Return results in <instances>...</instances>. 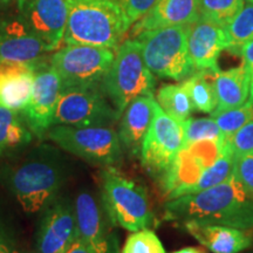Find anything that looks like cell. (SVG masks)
I'll use <instances>...</instances> for the list:
<instances>
[{
    "label": "cell",
    "instance_id": "obj_15",
    "mask_svg": "<svg viewBox=\"0 0 253 253\" xmlns=\"http://www.w3.org/2000/svg\"><path fill=\"white\" fill-rule=\"evenodd\" d=\"M78 239L73 205L67 201L53 202L46 208L37 233V253H66Z\"/></svg>",
    "mask_w": 253,
    "mask_h": 253
},
{
    "label": "cell",
    "instance_id": "obj_9",
    "mask_svg": "<svg viewBox=\"0 0 253 253\" xmlns=\"http://www.w3.org/2000/svg\"><path fill=\"white\" fill-rule=\"evenodd\" d=\"M120 115L101 88H73L60 94L54 126H112Z\"/></svg>",
    "mask_w": 253,
    "mask_h": 253
},
{
    "label": "cell",
    "instance_id": "obj_22",
    "mask_svg": "<svg viewBox=\"0 0 253 253\" xmlns=\"http://www.w3.org/2000/svg\"><path fill=\"white\" fill-rule=\"evenodd\" d=\"M213 81L217 94V107L211 115L239 108L249 101L250 79L244 63L227 71L218 69L213 74Z\"/></svg>",
    "mask_w": 253,
    "mask_h": 253
},
{
    "label": "cell",
    "instance_id": "obj_16",
    "mask_svg": "<svg viewBox=\"0 0 253 253\" xmlns=\"http://www.w3.org/2000/svg\"><path fill=\"white\" fill-rule=\"evenodd\" d=\"M188 52L196 71H218L220 53L229 47L225 27L199 15L186 26Z\"/></svg>",
    "mask_w": 253,
    "mask_h": 253
},
{
    "label": "cell",
    "instance_id": "obj_30",
    "mask_svg": "<svg viewBox=\"0 0 253 253\" xmlns=\"http://www.w3.org/2000/svg\"><path fill=\"white\" fill-rule=\"evenodd\" d=\"M253 115V102L248 101L242 107L235 109L225 110L216 115H212L214 121L217 122L221 132L226 138L232 136L238 129L242 128Z\"/></svg>",
    "mask_w": 253,
    "mask_h": 253
},
{
    "label": "cell",
    "instance_id": "obj_27",
    "mask_svg": "<svg viewBox=\"0 0 253 253\" xmlns=\"http://www.w3.org/2000/svg\"><path fill=\"white\" fill-rule=\"evenodd\" d=\"M229 40L227 49L239 54L245 43L253 40V2L245 5L240 12L225 26Z\"/></svg>",
    "mask_w": 253,
    "mask_h": 253
},
{
    "label": "cell",
    "instance_id": "obj_21",
    "mask_svg": "<svg viewBox=\"0 0 253 253\" xmlns=\"http://www.w3.org/2000/svg\"><path fill=\"white\" fill-rule=\"evenodd\" d=\"M37 65L0 62V106L17 113L26 109L33 89Z\"/></svg>",
    "mask_w": 253,
    "mask_h": 253
},
{
    "label": "cell",
    "instance_id": "obj_37",
    "mask_svg": "<svg viewBox=\"0 0 253 253\" xmlns=\"http://www.w3.org/2000/svg\"><path fill=\"white\" fill-rule=\"evenodd\" d=\"M66 253H93L90 249L80 239H77Z\"/></svg>",
    "mask_w": 253,
    "mask_h": 253
},
{
    "label": "cell",
    "instance_id": "obj_39",
    "mask_svg": "<svg viewBox=\"0 0 253 253\" xmlns=\"http://www.w3.org/2000/svg\"><path fill=\"white\" fill-rule=\"evenodd\" d=\"M12 0H0V7H4V6L8 5Z\"/></svg>",
    "mask_w": 253,
    "mask_h": 253
},
{
    "label": "cell",
    "instance_id": "obj_18",
    "mask_svg": "<svg viewBox=\"0 0 253 253\" xmlns=\"http://www.w3.org/2000/svg\"><path fill=\"white\" fill-rule=\"evenodd\" d=\"M181 224L199 244L212 253H240L253 244V231L196 220Z\"/></svg>",
    "mask_w": 253,
    "mask_h": 253
},
{
    "label": "cell",
    "instance_id": "obj_3",
    "mask_svg": "<svg viewBox=\"0 0 253 253\" xmlns=\"http://www.w3.org/2000/svg\"><path fill=\"white\" fill-rule=\"evenodd\" d=\"M154 74L145 65L137 40H126L118 47L101 89L120 114L140 96H154Z\"/></svg>",
    "mask_w": 253,
    "mask_h": 253
},
{
    "label": "cell",
    "instance_id": "obj_26",
    "mask_svg": "<svg viewBox=\"0 0 253 253\" xmlns=\"http://www.w3.org/2000/svg\"><path fill=\"white\" fill-rule=\"evenodd\" d=\"M156 101L166 114L178 122H184L194 112L191 101L181 84H164L158 89Z\"/></svg>",
    "mask_w": 253,
    "mask_h": 253
},
{
    "label": "cell",
    "instance_id": "obj_29",
    "mask_svg": "<svg viewBox=\"0 0 253 253\" xmlns=\"http://www.w3.org/2000/svg\"><path fill=\"white\" fill-rule=\"evenodd\" d=\"M183 123L184 129V147L201 141H220L226 138L213 118L191 119Z\"/></svg>",
    "mask_w": 253,
    "mask_h": 253
},
{
    "label": "cell",
    "instance_id": "obj_2",
    "mask_svg": "<svg viewBox=\"0 0 253 253\" xmlns=\"http://www.w3.org/2000/svg\"><path fill=\"white\" fill-rule=\"evenodd\" d=\"M130 26L120 0H68L63 41L115 49Z\"/></svg>",
    "mask_w": 253,
    "mask_h": 253
},
{
    "label": "cell",
    "instance_id": "obj_23",
    "mask_svg": "<svg viewBox=\"0 0 253 253\" xmlns=\"http://www.w3.org/2000/svg\"><path fill=\"white\" fill-rule=\"evenodd\" d=\"M214 72L198 71L182 82L194 110L212 114L217 107V94L213 81Z\"/></svg>",
    "mask_w": 253,
    "mask_h": 253
},
{
    "label": "cell",
    "instance_id": "obj_13",
    "mask_svg": "<svg viewBox=\"0 0 253 253\" xmlns=\"http://www.w3.org/2000/svg\"><path fill=\"white\" fill-rule=\"evenodd\" d=\"M19 18L46 48L61 45L68 19V0H17Z\"/></svg>",
    "mask_w": 253,
    "mask_h": 253
},
{
    "label": "cell",
    "instance_id": "obj_6",
    "mask_svg": "<svg viewBox=\"0 0 253 253\" xmlns=\"http://www.w3.org/2000/svg\"><path fill=\"white\" fill-rule=\"evenodd\" d=\"M63 183V171L56 161L36 158L12 170L9 189L27 213L45 210L54 202Z\"/></svg>",
    "mask_w": 253,
    "mask_h": 253
},
{
    "label": "cell",
    "instance_id": "obj_12",
    "mask_svg": "<svg viewBox=\"0 0 253 253\" xmlns=\"http://www.w3.org/2000/svg\"><path fill=\"white\" fill-rule=\"evenodd\" d=\"M61 94V82L50 62L41 61L34 68V82L30 102L23 118L30 130L43 137L54 126L56 104Z\"/></svg>",
    "mask_w": 253,
    "mask_h": 253
},
{
    "label": "cell",
    "instance_id": "obj_35",
    "mask_svg": "<svg viewBox=\"0 0 253 253\" xmlns=\"http://www.w3.org/2000/svg\"><path fill=\"white\" fill-rule=\"evenodd\" d=\"M239 54L243 58V63H244L246 72L249 74L250 79V99L249 101L253 102V40L250 42L245 43L239 50Z\"/></svg>",
    "mask_w": 253,
    "mask_h": 253
},
{
    "label": "cell",
    "instance_id": "obj_34",
    "mask_svg": "<svg viewBox=\"0 0 253 253\" xmlns=\"http://www.w3.org/2000/svg\"><path fill=\"white\" fill-rule=\"evenodd\" d=\"M120 2L122 4L129 23L132 25L147 14L156 4L157 0H121Z\"/></svg>",
    "mask_w": 253,
    "mask_h": 253
},
{
    "label": "cell",
    "instance_id": "obj_28",
    "mask_svg": "<svg viewBox=\"0 0 253 253\" xmlns=\"http://www.w3.org/2000/svg\"><path fill=\"white\" fill-rule=\"evenodd\" d=\"M244 7V0H201L199 14L225 27Z\"/></svg>",
    "mask_w": 253,
    "mask_h": 253
},
{
    "label": "cell",
    "instance_id": "obj_24",
    "mask_svg": "<svg viewBox=\"0 0 253 253\" xmlns=\"http://www.w3.org/2000/svg\"><path fill=\"white\" fill-rule=\"evenodd\" d=\"M32 140L24 118L14 110L0 106V155L20 149Z\"/></svg>",
    "mask_w": 253,
    "mask_h": 253
},
{
    "label": "cell",
    "instance_id": "obj_19",
    "mask_svg": "<svg viewBox=\"0 0 253 253\" xmlns=\"http://www.w3.org/2000/svg\"><path fill=\"white\" fill-rule=\"evenodd\" d=\"M157 104L154 96H140L123 110L118 135L123 151L129 156L141 155L142 144L154 120Z\"/></svg>",
    "mask_w": 253,
    "mask_h": 253
},
{
    "label": "cell",
    "instance_id": "obj_20",
    "mask_svg": "<svg viewBox=\"0 0 253 253\" xmlns=\"http://www.w3.org/2000/svg\"><path fill=\"white\" fill-rule=\"evenodd\" d=\"M201 0H157L132 28L137 36L145 31L171 26H188L199 18Z\"/></svg>",
    "mask_w": 253,
    "mask_h": 253
},
{
    "label": "cell",
    "instance_id": "obj_38",
    "mask_svg": "<svg viewBox=\"0 0 253 253\" xmlns=\"http://www.w3.org/2000/svg\"><path fill=\"white\" fill-rule=\"evenodd\" d=\"M171 253H208L205 251V248H196V246H188V248H183L177 250V251H173Z\"/></svg>",
    "mask_w": 253,
    "mask_h": 253
},
{
    "label": "cell",
    "instance_id": "obj_31",
    "mask_svg": "<svg viewBox=\"0 0 253 253\" xmlns=\"http://www.w3.org/2000/svg\"><path fill=\"white\" fill-rule=\"evenodd\" d=\"M121 253H167L156 233L149 229L135 231L126 238Z\"/></svg>",
    "mask_w": 253,
    "mask_h": 253
},
{
    "label": "cell",
    "instance_id": "obj_4",
    "mask_svg": "<svg viewBox=\"0 0 253 253\" xmlns=\"http://www.w3.org/2000/svg\"><path fill=\"white\" fill-rule=\"evenodd\" d=\"M104 212L113 224L135 232L151 226L154 213L145 188L112 167L101 173Z\"/></svg>",
    "mask_w": 253,
    "mask_h": 253
},
{
    "label": "cell",
    "instance_id": "obj_40",
    "mask_svg": "<svg viewBox=\"0 0 253 253\" xmlns=\"http://www.w3.org/2000/svg\"><path fill=\"white\" fill-rule=\"evenodd\" d=\"M249 1H250V2H253V0H249Z\"/></svg>",
    "mask_w": 253,
    "mask_h": 253
},
{
    "label": "cell",
    "instance_id": "obj_36",
    "mask_svg": "<svg viewBox=\"0 0 253 253\" xmlns=\"http://www.w3.org/2000/svg\"><path fill=\"white\" fill-rule=\"evenodd\" d=\"M0 253H18L14 245L1 231H0Z\"/></svg>",
    "mask_w": 253,
    "mask_h": 253
},
{
    "label": "cell",
    "instance_id": "obj_25",
    "mask_svg": "<svg viewBox=\"0 0 253 253\" xmlns=\"http://www.w3.org/2000/svg\"><path fill=\"white\" fill-rule=\"evenodd\" d=\"M232 166L233 154L230 147H227L226 150L221 154V156L217 158L216 162L202 173V176L199 177L194 184L182 189L175 198L181 197V196L184 195L197 194V192L204 191V190H208L212 188V186H216L220 184V183L227 181L231 175H232Z\"/></svg>",
    "mask_w": 253,
    "mask_h": 253
},
{
    "label": "cell",
    "instance_id": "obj_8",
    "mask_svg": "<svg viewBox=\"0 0 253 253\" xmlns=\"http://www.w3.org/2000/svg\"><path fill=\"white\" fill-rule=\"evenodd\" d=\"M115 52L104 47L67 45L52 55L50 66L58 73L61 91L73 88H101Z\"/></svg>",
    "mask_w": 253,
    "mask_h": 253
},
{
    "label": "cell",
    "instance_id": "obj_14",
    "mask_svg": "<svg viewBox=\"0 0 253 253\" xmlns=\"http://www.w3.org/2000/svg\"><path fill=\"white\" fill-rule=\"evenodd\" d=\"M77 219L78 238L93 253H120L118 240L112 235L104 209L90 192H79L73 204Z\"/></svg>",
    "mask_w": 253,
    "mask_h": 253
},
{
    "label": "cell",
    "instance_id": "obj_1",
    "mask_svg": "<svg viewBox=\"0 0 253 253\" xmlns=\"http://www.w3.org/2000/svg\"><path fill=\"white\" fill-rule=\"evenodd\" d=\"M166 218L179 223L196 220L253 231V199L232 175L212 188L168 201Z\"/></svg>",
    "mask_w": 253,
    "mask_h": 253
},
{
    "label": "cell",
    "instance_id": "obj_10",
    "mask_svg": "<svg viewBox=\"0 0 253 253\" xmlns=\"http://www.w3.org/2000/svg\"><path fill=\"white\" fill-rule=\"evenodd\" d=\"M184 148L183 123L176 121L157 104L141 149V162L150 175L162 178Z\"/></svg>",
    "mask_w": 253,
    "mask_h": 253
},
{
    "label": "cell",
    "instance_id": "obj_5",
    "mask_svg": "<svg viewBox=\"0 0 253 253\" xmlns=\"http://www.w3.org/2000/svg\"><path fill=\"white\" fill-rule=\"evenodd\" d=\"M186 33V26H171L145 31L136 36L145 65L153 74L182 81L194 73Z\"/></svg>",
    "mask_w": 253,
    "mask_h": 253
},
{
    "label": "cell",
    "instance_id": "obj_33",
    "mask_svg": "<svg viewBox=\"0 0 253 253\" xmlns=\"http://www.w3.org/2000/svg\"><path fill=\"white\" fill-rule=\"evenodd\" d=\"M227 143L233 156L253 153V115L242 128L227 138Z\"/></svg>",
    "mask_w": 253,
    "mask_h": 253
},
{
    "label": "cell",
    "instance_id": "obj_32",
    "mask_svg": "<svg viewBox=\"0 0 253 253\" xmlns=\"http://www.w3.org/2000/svg\"><path fill=\"white\" fill-rule=\"evenodd\" d=\"M232 177L245 194L253 199V153L233 156Z\"/></svg>",
    "mask_w": 253,
    "mask_h": 253
},
{
    "label": "cell",
    "instance_id": "obj_7",
    "mask_svg": "<svg viewBox=\"0 0 253 253\" xmlns=\"http://www.w3.org/2000/svg\"><path fill=\"white\" fill-rule=\"evenodd\" d=\"M47 136L63 150L94 166L110 168L122 161L121 142L112 126H53Z\"/></svg>",
    "mask_w": 253,
    "mask_h": 253
},
{
    "label": "cell",
    "instance_id": "obj_17",
    "mask_svg": "<svg viewBox=\"0 0 253 253\" xmlns=\"http://www.w3.org/2000/svg\"><path fill=\"white\" fill-rule=\"evenodd\" d=\"M48 52L20 18L0 21V62L37 65Z\"/></svg>",
    "mask_w": 253,
    "mask_h": 253
},
{
    "label": "cell",
    "instance_id": "obj_11",
    "mask_svg": "<svg viewBox=\"0 0 253 253\" xmlns=\"http://www.w3.org/2000/svg\"><path fill=\"white\" fill-rule=\"evenodd\" d=\"M227 147V138L220 141H201L185 145L161 178L168 199L175 198L182 189L194 184L202 173L221 156Z\"/></svg>",
    "mask_w": 253,
    "mask_h": 253
}]
</instances>
